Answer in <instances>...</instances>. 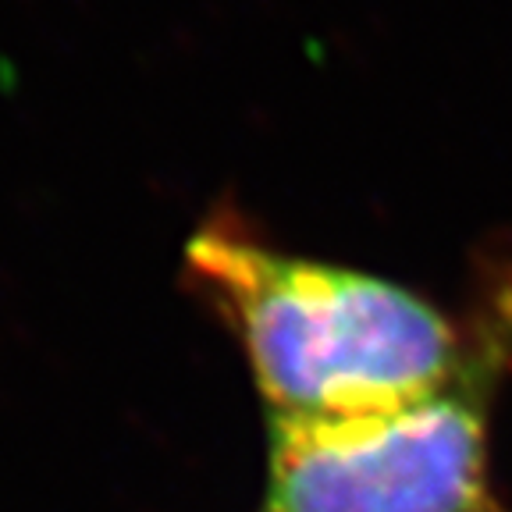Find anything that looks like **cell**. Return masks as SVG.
<instances>
[{
  "label": "cell",
  "mask_w": 512,
  "mask_h": 512,
  "mask_svg": "<svg viewBox=\"0 0 512 512\" xmlns=\"http://www.w3.org/2000/svg\"><path fill=\"white\" fill-rule=\"evenodd\" d=\"M185 271L239 338L271 416L384 413L488 370L420 292L271 249L235 214L200 224Z\"/></svg>",
  "instance_id": "cell-1"
},
{
  "label": "cell",
  "mask_w": 512,
  "mask_h": 512,
  "mask_svg": "<svg viewBox=\"0 0 512 512\" xmlns=\"http://www.w3.org/2000/svg\"><path fill=\"white\" fill-rule=\"evenodd\" d=\"M480 381L363 416H271L256 512H509Z\"/></svg>",
  "instance_id": "cell-2"
}]
</instances>
